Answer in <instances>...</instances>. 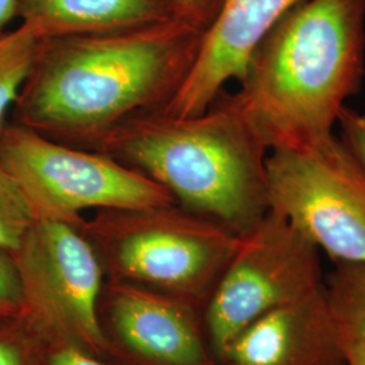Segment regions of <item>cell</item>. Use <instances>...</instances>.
Listing matches in <instances>:
<instances>
[{"label":"cell","instance_id":"cell-6","mask_svg":"<svg viewBox=\"0 0 365 365\" xmlns=\"http://www.w3.org/2000/svg\"><path fill=\"white\" fill-rule=\"evenodd\" d=\"M0 160L36 220L78 222L87 210L175 203L160 184L105 152L63 144L15 122L0 129Z\"/></svg>","mask_w":365,"mask_h":365},{"label":"cell","instance_id":"cell-7","mask_svg":"<svg viewBox=\"0 0 365 365\" xmlns=\"http://www.w3.org/2000/svg\"><path fill=\"white\" fill-rule=\"evenodd\" d=\"M268 210L337 262L365 265V170L339 137L265 160Z\"/></svg>","mask_w":365,"mask_h":365},{"label":"cell","instance_id":"cell-1","mask_svg":"<svg viewBox=\"0 0 365 365\" xmlns=\"http://www.w3.org/2000/svg\"><path fill=\"white\" fill-rule=\"evenodd\" d=\"M205 31L179 16L110 33L42 39L13 122L95 149L145 113L165 108L195 64Z\"/></svg>","mask_w":365,"mask_h":365},{"label":"cell","instance_id":"cell-15","mask_svg":"<svg viewBox=\"0 0 365 365\" xmlns=\"http://www.w3.org/2000/svg\"><path fill=\"white\" fill-rule=\"evenodd\" d=\"M34 222L22 188L0 160V250L11 256Z\"/></svg>","mask_w":365,"mask_h":365},{"label":"cell","instance_id":"cell-13","mask_svg":"<svg viewBox=\"0 0 365 365\" xmlns=\"http://www.w3.org/2000/svg\"><path fill=\"white\" fill-rule=\"evenodd\" d=\"M345 365H365V265L337 262L325 280Z\"/></svg>","mask_w":365,"mask_h":365},{"label":"cell","instance_id":"cell-21","mask_svg":"<svg viewBox=\"0 0 365 365\" xmlns=\"http://www.w3.org/2000/svg\"><path fill=\"white\" fill-rule=\"evenodd\" d=\"M18 0H0V33L6 30L7 25L16 18Z\"/></svg>","mask_w":365,"mask_h":365},{"label":"cell","instance_id":"cell-14","mask_svg":"<svg viewBox=\"0 0 365 365\" xmlns=\"http://www.w3.org/2000/svg\"><path fill=\"white\" fill-rule=\"evenodd\" d=\"M42 37L34 27L22 24L0 33V129L13 110L38 52Z\"/></svg>","mask_w":365,"mask_h":365},{"label":"cell","instance_id":"cell-12","mask_svg":"<svg viewBox=\"0 0 365 365\" xmlns=\"http://www.w3.org/2000/svg\"><path fill=\"white\" fill-rule=\"evenodd\" d=\"M16 16L48 39L110 33L178 15L172 0H18Z\"/></svg>","mask_w":365,"mask_h":365},{"label":"cell","instance_id":"cell-20","mask_svg":"<svg viewBox=\"0 0 365 365\" xmlns=\"http://www.w3.org/2000/svg\"><path fill=\"white\" fill-rule=\"evenodd\" d=\"M341 140L346 145L365 170V122L361 114L344 108L339 123Z\"/></svg>","mask_w":365,"mask_h":365},{"label":"cell","instance_id":"cell-2","mask_svg":"<svg viewBox=\"0 0 365 365\" xmlns=\"http://www.w3.org/2000/svg\"><path fill=\"white\" fill-rule=\"evenodd\" d=\"M364 66L365 0H303L255 49L235 98L268 150L321 144Z\"/></svg>","mask_w":365,"mask_h":365},{"label":"cell","instance_id":"cell-22","mask_svg":"<svg viewBox=\"0 0 365 365\" xmlns=\"http://www.w3.org/2000/svg\"><path fill=\"white\" fill-rule=\"evenodd\" d=\"M361 117H363V119H364V122H365V115H361Z\"/></svg>","mask_w":365,"mask_h":365},{"label":"cell","instance_id":"cell-23","mask_svg":"<svg viewBox=\"0 0 365 365\" xmlns=\"http://www.w3.org/2000/svg\"><path fill=\"white\" fill-rule=\"evenodd\" d=\"M217 365H223V364H221V363H218V364H217Z\"/></svg>","mask_w":365,"mask_h":365},{"label":"cell","instance_id":"cell-16","mask_svg":"<svg viewBox=\"0 0 365 365\" xmlns=\"http://www.w3.org/2000/svg\"><path fill=\"white\" fill-rule=\"evenodd\" d=\"M41 341L22 317L0 318V365H39Z\"/></svg>","mask_w":365,"mask_h":365},{"label":"cell","instance_id":"cell-8","mask_svg":"<svg viewBox=\"0 0 365 365\" xmlns=\"http://www.w3.org/2000/svg\"><path fill=\"white\" fill-rule=\"evenodd\" d=\"M319 252L286 217L271 210L240 237L207 299L206 337L217 361L252 321L325 286Z\"/></svg>","mask_w":365,"mask_h":365},{"label":"cell","instance_id":"cell-3","mask_svg":"<svg viewBox=\"0 0 365 365\" xmlns=\"http://www.w3.org/2000/svg\"><path fill=\"white\" fill-rule=\"evenodd\" d=\"M165 188L175 203L247 235L268 212V149L225 90L207 110L131 118L95 148Z\"/></svg>","mask_w":365,"mask_h":365},{"label":"cell","instance_id":"cell-11","mask_svg":"<svg viewBox=\"0 0 365 365\" xmlns=\"http://www.w3.org/2000/svg\"><path fill=\"white\" fill-rule=\"evenodd\" d=\"M223 365H345L327 283L252 321L218 357Z\"/></svg>","mask_w":365,"mask_h":365},{"label":"cell","instance_id":"cell-5","mask_svg":"<svg viewBox=\"0 0 365 365\" xmlns=\"http://www.w3.org/2000/svg\"><path fill=\"white\" fill-rule=\"evenodd\" d=\"M83 221L36 220L11 255L22 289L21 317L41 341L105 359L106 269Z\"/></svg>","mask_w":365,"mask_h":365},{"label":"cell","instance_id":"cell-17","mask_svg":"<svg viewBox=\"0 0 365 365\" xmlns=\"http://www.w3.org/2000/svg\"><path fill=\"white\" fill-rule=\"evenodd\" d=\"M22 314V289L13 257L0 250V318Z\"/></svg>","mask_w":365,"mask_h":365},{"label":"cell","instance_id":"cell-18","mask_svg":"<svg viewBox=\"0 0 365 365\" xmlns=\"http://www.w3.org/2000/svg\"><path fill=\"white\" fill-rule=\"evenodd\" d=\"M41 341V339H39ZM39 365H110L103 357L95 356L78 346L43 342L39 348Z\"/></svg>","mask_w":365,"mask_h":365},{"label":"cell","instance_id":"cell-19","mask_svg":"<svg viewBox=\"0 0 365 365\" xmlns=\"http://www.w3.org/2000/svg\"><path fill=\"white\" fill-rule=\"evenodd\" d=\"M176 15L190 25L206 31L221 10L223 0H172Z\"/></svg>","mask_w":365,"mask_h":365},{"label":"cell","instance_id":"cell-10","mask_svg":"<svg viewBox=\"0 0 365 365\" xmlns=\"http://www.w3.org/2000/svg\"><path fill=\"white\" fill-rule=\"evenodd\" d=\"M303 0H223L205 31L195 64L182 88L167 105L178 117L200 114L230 81H241L249 58L268 31Z\"/></svg>","mask_w":365,"mask_h":365},{"label":"cell","instance_id":"cell-4","mask_svg":"<svg viewBox=\"0 0 365 365\" xmlns=\"http://www.w3.org/2000/svg\"><path fill=\"white\" fill-rule=\"evenodd\" d=\"M110 280L196 306L207 302L240 237L178 203L99 210L83 221Z\"/></svg>","mask_w":365,"mask_h":365},{"label":"cell","instance_id":"cell-9","mask_svg":"<svg viewBox=\"0 0 365 365\" xmlns=\"http://www.w3.org/2000/svg\"><path fill=\"white\" fill-rule=\"evenodd\" d=\"M110 354L128 365H217L195 306L168 294L110 280L102 299Z\"/></svg>","mask_w":365,"mask_h":365}]
</instances>
